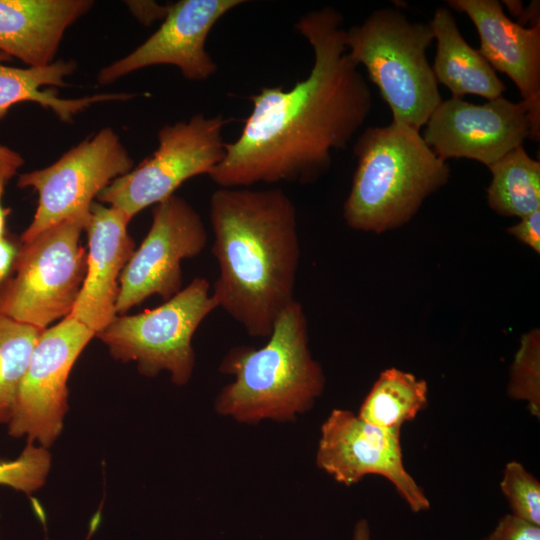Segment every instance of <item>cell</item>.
Returning a JSON list of instances; mask_svg holds the SVG:
<instances>
[{
	"label": "cell",
	"instance_id": "12",
	"mask_svg": "<svg viewBox=\"0 0 540 540\" xmlns=\"http://www.w3.org/2000/svg\"><path fill=\"white\" fill-rule=\"evenodd\" d=\"M316 464L347 487L367 475L382 476L412 512L430 509L425 492L404 466L401 429L381 428L349 410L333 409L321 425Z\"/></svg>",
	"mask_w": 540,
	"mask_h": 540
},
{
	"label": "cell",
	"instance_id": "20",
	"mask_svg": "<svg viewBox=\"0 0 540 540\" xmlns=\"http://www.w3.org/2000/svg\"><path fill=\"white\" fill-rule=\"evenodd\" d=\"M428 404L425 380L397 368L381 372L364 398L358 416L386 429H401L414 420Z\"/></svg>",
	"mask_w": 540,
	"mask_h": 540
},
{
	"label": "cell",
	"instance_id": "19",
	"mask_svg": "<svg viewBox=\"0 0 540 540\" xmlns=\"http://www.w3.org/2000/svg\"><path fill=\"white\" fill-rule=\"evenodd\" d=\"M12 57L0 51V120L9 109L21 102H34L52 110L65 123L92 104L106 101L129 100L131 93L95 94L77 99L60 98L56 89L42 90L41 87L66 86L64 78L77 69L75 60H57L45 67L17 68L2 64Z\"/></svg>",
	"mask_w": 540,
	"mask_h": 540
},
{
	"label": "cell",
	"instance_id": "21",
	"mask_svg": "<svg viewBox=\"0 0 540 540\" xmlns=\"http://www.w3.org/2000/svg\"><path fill=\"white\" fill-rule=\"evenodd\" d=\"M489 207L502 216L525 217L540 210V162L520 145L488 166Z\"/></svg>",
	"mask_w": 540,
	"mask_h": 540
},
{
	"label": "cell",
	"instance_id": "16",
	"mask_svg": "<svg viewBox=\"0 0 540 540\" xmlns=\"http://www.w3.org/2000/svg\"><path fill=\"white\" fill-rule=\"evenodd\" d=\"M131 220L121 211L93 202L85 227L88 237L86 273L69 317L95 333L115 318L120 275L135 251L128 234Z\"/></svg>",
	"mask_w": 540,
	"mask_h": 540
},
{
	"label": "cell",
	"instance_id": "13",
	"mask_svg": "<svg viewBox=\"0 0 540 540\" xmlns=\"http://www.w3.org/2000/svg\"><path fill=\"white\" fill-rule=\"evenodd\" d=\"M531 136V122L523 101L501 96L484 104L451 97L430 115L422 137L444 160L467 158L487 167Z\"/></svg>",
	"mask_w": 540,
	"mask_h": 540
},
{
	"label": "cell",
	"instance_id": "2",
	"mask_svg": "<svg viewBox=\"0 0 540 540\" xmlns=\"http://www.w3.org/2000/svg\"><path fill=\"white\" fill-rule=\"evenodd\" d=\"M210 223L217 308L250 336L268 338L296 300L301 252L294 202L279 188L218 187L210 198Z\"/></svg>",
	"mask_w": 540,
	"mask_h": 540
},
{
	"label": "cell",
	"instance_id": "24",
	"mask_svg": "<svg viewBox=\"0 0 540 540\" xmlns=\"http://www.w3.org/2000/svg\"><path fill=\"white\" fill-rule=\"evenodd\" d=\"M51 463V454L47 448L27 443L17 458H0V485L27 494L33 493L45 484Z\"/></svg>",
	"mask_w": 540,
	"mask_h": 540
},
{
	"label": "cell",
	"instance_id": "34",
	"mask_svg": "<svg viewBox=\"0 0 540 540\" xmlns=\"http://www.w3.org/2000/svg\"><path fill=\"white\" fill-rule=\"evenodd\" d=\"M504 5L507 7L509 12L516 16L517 18L520 17L522 14L524 7L522 1H503Z\"/></svg>",
	"mask_w": 540,
	"mask_h": 540
},
{
	"label": "cell",
	"instance_id": "10",
	"mask_svg": "<svg viewBox=\"0 0 540 540\" xmlns=\"http://www.w3.org/2000/svg\"><path fill=\"white\" fill-rule=\"evenodd\" d=\"M95 333L66 316L40 334L14 400L8 432L27 443L50 448L68 412V379Z\"/></svg>",
	"mask_w": 540,
	"mask_h": 540
},
{
	"label": "cell",
	"instance_id": "32",
	"mask_svg": "<svg viewBox=\"0 0 540 540\" xmlns=\"http://www.w3.org/2000/svg\"><path fill=\"white\" fill-rule=\"evenodd\" d=\"M351 540H371V529L368 520L360 519L356 522Z\"/></svg>",
	"mask_w": 540,
	"mask_h": 540
},
{
	"label": "cell",
	"instance_id": "5",
	"mask_svg": "<svg viewBox=\"0 0 540 540\" xmlns=\"http://www.w3.org/2000/svg\"><path fill=\"white\" fill-rule=\"evenodd\" d=\"M433 40L429 23L412 22L394 8L375 10L345 31L350 58L365 67L392 121L419 131L442 102L426 53Z\"/></svg>",
	"mask_w": 540,
	"mask_h": 540
},
{
	"label": "cell",
	"instance_id": "28",
	"mask_svg": "<svg viewBox=\"0 0 540 540\" xmlns=\"http://www.w3.org/2000/svg\"><path fill=\"white\" fill-rule=\"evenodd\" d=\"M130 11L144 25H150L156 20H163L170 8L154 1H126Z\"/></svg>",
	"mask_w": 540,
	"mask_h": 540
},
{
	"label": "cell",
	"instance_id": "33",
	"mask_svg": "<svg viewBox=\"0 0 540 540\" xmlns=\"http://www.w3.org/2000/svg\"><path fill=\"white\" fill-rule=\"evenodd\" d=\"M6 181L0 178V240L6 237V217L10 213V209L2 206V195L4 193Z\"/></svg>",
	"mask_w": 540,
	"mask_h": 540
},
{
	"label": "cell",
	"instance_id": "15",
	"mask_svg": "<svg viewBox=\"0 0 540 540\" xmlns=\"http://www.w3.org/2000/svg\"><path fill=\"white\" fill-rule=\"evenodd\" d=\"M465 13L480 39L478 50L490 66L517 86L531 122L530 139L540 138V24L525 27L512 21L497 0H449Z\"/></svg>",
	"mask_w": 540,
	"mask_h": 540
},
{
	"label": "cell",
	"instance_id": "25",
	"mask_svg": "<svg viewBox=\"0 0 540 540\" xmlns=\"http://www.w3.org/2000/svg\"><path fill=\"white\" fill-rule=\"evenodd\" d=\"M500 489L511 514L540 525V483L522 463L513 460L505 465Z\"/></svg>",
	"mask_w": 540,
	"mask_h": 540
},
{
	"label": "cell",
	"instance_id": "29",
	"mask_svg": "<svg viewBox=\"0 0 540 540\" xmlns=\"http://www.w3.org/2000/svg\"><path fill=\"white\" fill-rule=\"evenodd\" d=\"M18 249L12 240L6 237L0 240V289L12 274Z\"/></svg>",
	"mask_w": 540,
	"mask_h": 540
},
{
	"label": "cell",
	"instance_id": "1",
	"mask_svg": "<svg viewBox=\"0 0 540 540\" xmlns=\"http://www.w3.org/2000/svg\"><path fill=\"white\" fill-rule=\"evenodd\" d=\"M343 22L332 7L298 19L295 29L314 54L310 73L291 89L264 87L250 97L240 135L208 175L218 187L310 184L328 172L332 151L348 146L370 113L372 94L348 54Z\"/></svg>",
	"mask_w": 540,
	"mask_h": 540
},
{
	"label": "cell",
	"instance_id": "23",
	"mask_svg": "<svg viewBox=\"0 0 540 540\" xmlns=\"http://www.w3.org/2000/svg\"><path fill=\"white\" fill-rule=\"evenodd\" d=\"M507 393L514 400L524 401L530 413L540 417V332L532 329L520 340L510 367Z\"/></svg>",
	"mask_w": 540,
	"mask_h": 540
},
{
	"label": "cell",
	"instance_id": "18",
	"mask_svg": "<svg viewBox=\"0 0 540 540\" xmlns=\"http://www.w3.org/2000/svg\"><path fill=\"white\" fill-rule=\"evenodd\" d=\"M429 24L437 41L432 69L438 84L457 98L468 94L487 100L503 96L506 86L481 53L463 38L450 10L437 8Z\"/></svg>",
	"mask_w": 540,
	"mask_h": 540
},
{
	"label": "cell",
	"instance_id": "27",
	"mask_svg": "<svg viewBox=\"0 0 540 540\" xmlns=\"http://www.w3.org/2000/svg\"><path fill=\"white\" fill-rule=\"evenodd\" d=\"M507 229V232L537 254L540 253V210L535 211Z\"/></svg>",
	"mask_w": 540,
	"mask_h": 540
},
{
	"label": "cell",
	"instance_id": "4",
	"mask_svg": "<svg viewBox=\"0 0 540 540\" xmlns=\"http://www.w3.org/2000/svg\"><path fill=\"white\" fill-rule=\"evenodd\" d=\"M353 151L357 166L343 218L354 230L380 234L403 226L450 177L447 161L404 123L366 128Z\"/></svg>",
	"mask_w": 540,
	"mask_h": 540
},
{
	"label": "cell",
	"instance_id": "31",
	"mask_svg": "<svg viewBox=\"0 0 540 540\" xmlns=\"http://www.w3.org/2000/svg\"><path fill=\"white\" fill-rule=\"evenodd\" d=\"M530 22L531 26L540 24L539 20V2L532 1L528 7L524 8L522 14L518 18L517 23L524 26Z\"/></svg>",
	"mask_w": 540,
	"mask_h": 540
},
{
	"label": "cell",
	"instance_id": "11",
	"mask_svg": "<svg viewBox=\"0 0 540 540\" xmlns=\"http://www.w3.org/2000/svg\"><path fill=\"white\" fill-rule=\"evenodd\" d=\"M208 234L200 214L182 197L154 205L151 227L119 279L116 314H124L152 295L169 300L182 289L181 263L198 256Z\"/></svg>",
	"mask_w": 540,
	"mask_h": 540
},
{
	"label": "cell",
	"instance_id": "9",
	"mask_svg": "<svg viewBox=\"0 0 540 540\" xmlns=\"http://www.w3.org/2000/svg\"><path fill=\"white\" fill-rule=\"evenodd\" d=\"M133 167V159L119 136L106 127L51 165L19 175L18 187H32L38 193L37 209L20 242L64 221L78 222L85 230L93 199Z\"/></svg>",
	"mask_w": 540,
	"mask_h": 540
},
{
	"label": "cell",
	"instance_id": "7",
	"mask_svg": "<svg viewBox=\"0 0 540 540\" xmlns=\"http://www.w3.org/2000/svg\"><path fill=\"white\" fill-rule=\"evenodd\" d=\"M83 230L64 221L20 242L12 274L0 289V315L44 330L70 314L86 273Z\"/></svg>",
	"mask_w": 540,
	"mask_h": 540
},
{
	"label": "cell",
	"instance_id": "8",
	"mask_svg": "<svg viewBox=\"0 0 540 540\" xmlns=\"http://www.w3.org/2000/svg\"><path fill=\"white\" fill-rule=\"evenodd\" d=\"M231 120L198 113L187 121L163 126L158 147L127 174L113 180L98 196L130 220L148 206L167 199L192 177L207 174L223 160V131Z\"/></svg>",
	"mask_w": 540,
	"mask_h": 540
},
{
	"label": "cell",
	"instance_id": "3",
	"mask_svg": "<svg viewBox=\"0 0 540 540\" xmlns=\"http://www.w3.org/2000/svg\"><path fill=\"white\" fill-rule=\"evenodd\" d=\"M219 369L234 380L218 393L216 412L243 424L293 421L321 396L325 376L309 349L308 322L294 300L277 318L267 342L230 349Z\"/></svg>",
	"mask_w": 540,
	"mask_h": 540
},
{
	"label": "cell",
	"instance_id": "26",
	"mask_svg": "<svg viewBox=\"0 0 540 540\" xmlns=\"http://www.w3.org/2000/svg\"><path fill=\"white\" fill-rule=\"evenodd\" d=\"M482 540H540V525L506 514Z\"/></svg>",
	"mask_w": 540,
	"mask_h": 540
},
{
	"label": "cell",
	"instance_id": "6",
	"mask_svg": "<svg viewBox=\"0 0 540 540\" xmlns=\"http://www.w3.org/2000/svg\"><path fill=\"white\" fill-rule=\"evenodd\" d=\"M216 309L209 281L196 277L156 308L116 315L96 336L114 359L135 362L140 374L153 377L167 371L175 385L184 386L195 367L193 336Z\"/></svg>",
	"mask_w": 540,
	"mask_h": 540
},
{
	"label": "cell",
	"instance_id": "17",
	"mask_svg": "<svg viewBox=\"0 0 540 540\" xmlns=\"http://www.w3.org/2000/svg\"><path fill=\"white\" fill-rule=\"evenodd\" d=\"M94 5L91 0H0V51L28 67L54 62L66 30Z\"/></svg>",
	"mask_w": 540,
	"mask_h": 540
},
{
	"label": "cell",
	"instance_id": "30",
	"mask_svg": "<svg viewBox=\"0 0 540 540\" xmlns=\"http://www.w3.org/2000/svg\"><path fill=\"white\" fill-rule=\"evenodd\" d=\"M22 156L12 149L0 145V178L8 182L23 165Z\"/></svg>",
	"mask_w": 540,
	"mask_h": 540
},
{
	"label": "cell",
	"instance_id": "14",
	"mask_svg": "<svg viewBox=\"0 0 540 540\" xmlns=\"http://www.w3.org/2000/svg\"><path fill=\"white\" fill-rule=\"evenodd\" d=\"M243 0H180L170 4L160 27L135 50L102 68L100 85L110 84L136 70L154 65H173L191 81H203L217 71L206 50L209 33Z\"/></svg>",
	"mask_w": 540,
	"mask_h": 540
},
{
	"label": "cell",
	"instance_id": "35",
	"mask_svg": "<svg viewBox=\"0 0 540 540\" xmlns=\"http://www.w3.org/2000/svg\"><path fill=\"white\" fill-rule=\"evenodd\" d=\"M100 519H101V515L100 513H96L94 515V517L92 518L91 522H90V529H89V533L86 537L85 540H89L91 538V536L94 534L95 530L97 529L98 525H99V522H100Z\"/></svg>",
	"mask_w": 540,
	"mask_h": 540
},
{
	"label": "cell",
	"instance_id": "22",
	"mask_svg": "<svg viewBox=\"0 0 540 540\" xmlns=\"http://www.w3.org/2000/svg\"><path fill=\"white\" fill-rule=\"evenodd\" d=\"M42 331L0 315V423L9 422L15 397Z\"/></svg>",
	"mask_w": 540,
	"mask_h": 540
}]
</instances>
